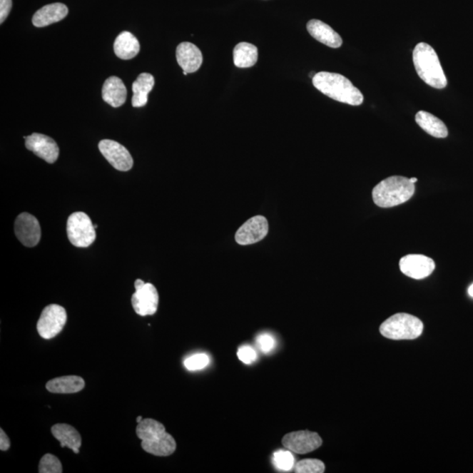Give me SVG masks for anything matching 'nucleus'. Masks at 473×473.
Wrapping results in <instances>:
<instances>
[{
  "label": "nucleus",
  "instance_id": "nucleus-1",
  "mask_svg": "<svg viewBox=\"0 0 473 473\" xmlns=\"http://www.w3.org/2000/svg\"><path fill=\"white\" fill-rule=\"evenodd\" d=\"M315 88L336 101L357 106L362 105L364 96L351 81L337 73L322 71L312 78Z\"/></svg>",
  "mask_w": 473,
  "mask_h": 473
},
{
  "label": "nucleus",
  "instance_id": "nucleus-2",
  "mask_svg": "<svg viewBox=\"0 0 473 473\" xmlns=\"http://www.w3.org/2000/svg\"><path fill=\"white\" fill-rule=\"evenodd\" d=\"M137 437L141 442V447L146 452L158 457H168L176 452L174 437L166 432L160 422L153 419H143L136 428Z\"/></svg>",
  "mask_w": 473,
  "mask_h": 473
},
{
  "label": "nucleus",
  "instance_id": "nucleus-3",
  "mask_svg": "<svg viewBox=\"0 0 473 473\" xmlns=\"http://www.w3.org/2000/svg\"><path fill=\"white\" fill-rule=\"evenodd\" d=\"M413 61L419 78L428 86L436 89H444L447 86L443 68L437 54L432 46L421 42L415 46L413 51Z\"/></svg>",
  "mask_w": 473,
  "mask_h": 473
},
{
  "label": "nucleus",
  "instance_id": "nucleus-4",
  "mask_svg": "<svg viewBox=\"0 0 473 473\" xmlns=\"http://www.w3.org/2000/svg\"><path fill=\"white\" fill-rule=\"evenodd\" d=\"M414 184L405 176H391L380 182L372 190V199L382 208L395 207L413 197Z\"/></svg>",
  "mask_w": 473,
  "mask_h": 473
},
{
  "label": "nucleus",
  "instance_id": "nucleus-5",
  "mask_svg": "<svg viewBox=\"0 0 473 473\" xmlns=\"http://www.w3.org/2000/svg\"><path fill=\"white\" fill-rule=\"evenodd\" d=\"M424 324L414 315L398 313L382 322L380 332L385 337L393 340H412L422 335Z\"/></svg>",
  "mask_w": 473,
  "mask_h": 473
},
{
  "label": "nucleus",
  "instance_id": "nucleus-6",
  "mask_svg": "<svg viewBox=\"0 0 473 473\" xmlns=\"http://www.w3.org/2000/svg\"><path fill=\"white\" fill-rule=\"evenodd\" d=\"M95 226L84 213H74L68 218L67 234L71 243L76 248H88L96 240Z\"/></svg>",
  "mask_w": 473,
  "mask_h": 473
},
{
  "label": "nucleus",
  "instance_id": "nucleus-7",
  "mask_svg": "<svg viewBox=\"0 0 473 473\" xmlns=\"http://www.w3.org/2000/svg\"><path fill=\"white\" fill-rule=\"evenodd\" d=\"M67 312L63 307L51 305L42 310L37 322V330L44 340H51L59 335L67 322Z\"/></svg>",
  "mask_w": 473,
  "mask_h": 473
},
{
  "label": "nucleus",
  "instance_id": "nucleus-8",
  "mask_svg": "<svg viewBox=\"0 0 473 473\" xmlns=\"http://www.w3.org/2000/svg\"><path fill=\"white\" fill-rule=\"evenodd\" d=\"M134 287L136 290L132 296L134 311L141 317L155 315L159 306V294L156 288L152 283H146L141 279L136 280Z\"/></svg>",
  "mask_w": 473,
  "mask_h": 473
},
{
  "label": "nucleus",
  "instance_id": "nucleus-9",
  "mask_svg": "<svg viewBox=\"0 0 473 473\" xmlns=\"http://www.w3.org/2000/svg\"><path fill=\"white\" fill-rule=\"evenodd\" d=\"M283 444L292 452L307 454L320 447L322 440L317 433L300 430L285 434L283 438Z\"/></svg>",
  "mask_w": 473,
  "mask_h": 473
},
{
  "label": "nucleus",
  "instance_id": "nucleus-10",
  "mask_svg": "<svg viewBox=\"0 0 473 473\" xmlns=\"http://www.w3.org/2000/svg\"><path fill=\"white\" fill-rule=\"evenodd\" d=\"M15 235L23 245L28 248L36 247L41 240V232L39 221L29 213L19 215L15 220Z\"/></svg>",
  "mask_w": 473,
  "mask_h": 473
},
{
  "label": "nucleus",
  "instance_id": "nucleus-11",
  "mask_svg": "<svg viewBox=\"0 0 473 473\" xmlns=\"http://www.w3.org/2000/svg\"><path fill=\"white\" fill-rule=\"evenodd\" d=\"M98 148L103 157L117 171L126 172L133 168V157L124 146L114 141L103 140L99 142Z\"/></svg>",
  "mask_w": 473,
  "mask_h": 473
},
{
  "label": "nucleus",
  "instance_id": "nucleus-12",
  "mask_svg": "<svg viewBox=\"0 0 473 473\" xmlns=\"http://www.w3.org/2000/svg\"><path fill=\"white\" fill-rule=\"evenodd\" d=\"M436 264L430 258L422 255H410L400 260V269L407 276L422 280L432 274Z\"/></svg>",
  "mask_w": 473,
  "mask_h": 473
},
{
  "label": "nucleus",
  "instance_id": "nucleus-13",
  "mask_svg": "<svg viewBox=\"0 0 473 473\" xmlns=\"http://www.w3.org/2000/svg\"><path fill=\"white\" fill-rule=\"evenodd\" d=\"M268 229L267 218L255 216L250 218L238 230L235 240L241 245L255 244L268 235Z\"/></svg>",
  "mask_w": 473,
  "mask_h": 473
},
{
  "label": "nucleus",
  "instance_id": "nucleus-14",
  "mask_svg": "<svg viewBox=\"0 0 473 473\" xmlns=\"http://www.w3.org/2000/svg\"><path fill=\"white\" fill-rule=\"evenodd\" d=\"M24 138L26 148L48 163H56L59 159V148L52 138L44 134L33 133L32 136Z\"/></svg>",
  "mask_w": 473,
  "mask_h": 473
},
{
  "label": "nucleus",
  "instance_id": "nucleus-15",
  "mask_svg": "<svg viewBox=\"0 0 473 473\" xmlns=\"http://www.w3.org/2000/svg\"><path fill=\"white\" fill-rule=\"evenodd\" d=\"M176 60L183 71L194 73L198 71L203 63L201 50L190 42H183L176 49Z\"/></svg>",
  "mask_w": 473,
  "mask_h": 473
},
{
  "label": "nucleus",
  "instance_id": "nucleus-16",
  "mask_svg": "<svg viewBox=\"0 0 473 473\" xmlns=\"http://www.w3.org/2000/svg\"><path fill=\"white\" fill-rule=\"evenodd\" d=\"M307 32L314 39L330 48H340L343 40L335 30L330 28L326 23L318 20H311L307 24Z\"/></svg>",
  "mask_w": 473,
  "mask_h": 473
},
{
  "label": "nucleus",
  "instance_id": "nucleus-17",
  "mask_svg": "<svg viewBox=\"0 0 473 473\" xmlns=\"http://www.w3.org/2000/svg\"><path fill=\"white\" fill-rule=\"evenodd\" d=\"M68 14V7L64 4H49L34 14L32 20L33 24L36 28H44V26L63 21Z\"/></svg>",
  "mask_w": 473,
  "mask_h": 473
},
{
  "label": "nucleus",
  "instance_id": "nucleus-18",
  "mask_svg": "<svg viewBox=\"0 0 473 473\" xmlns=\"http://www.w3.org/2000/svg\"><path fill=\"white\" fill-rule=\"evenodd\" d=\"M102 97L103 101L109 103L114 108H118L126 103L128 90L121 78H118V76H111L103 83Z\"/></svg>",
  "mask_w": 473,
  "mask_h": 473
},
{
  "label": "nucleus",
  "instance_id": "nucleus-19",
  "mask_svg": "<svg viewBox=\"0 0 473 473\" xmlns=\"http://www.w3.org/2000/svg\"><path fill=\"white\" fill-rule=\"evenodd\" d=\"M53 436L60 442L61 447H68L73 452L78 454L82 446V437L74 427L66 424L54 425L51 428Z\"/></svg>",
  "mask_w": 473,
  "mask_h": 473
},
{
  "label": "nucleus",
  "instance_id": "nucleus-20",
  "mask_svg": "<svg viewBox=\"0 0 473 473\" xmlns=\"http://www.w3.org/2000/svg\"><path fill=\"white\" fill-rule=\"evenodd\" d=\"M86 387L82 377L71 375L53 379L46 384V388L53 394H75Z\"/></svg>",
  "mask_w": 473,
  "mask_h": 473
},
{
  "label": "nucleus",
  "instance_id": "nucleus-21",
  "mask_svg": "<svg viewBox=\"0 0 473 473\" xmlns=\"http://www.w3.org/2000/svg\"><path fill=\"white\" fill-rule=\"evenodd\" d=\"M140 42L137 38L126 31L119 34L114 41V52L118 59L122 60L134 59L140 52Z\"/></svg>",
  "mask_w": 473,
  "mask_h": 473
},
{
  "label": "nucleus",
  "instance_id": "nucleus-22",
  "mask_svg": "<svg viewBox=\"0 0 473 473\" xmlns=\"http://www.w3.org/2000/svg\"><path fill=\"white\" fill-rule=\"evenodd\" d=\"M415 121L429 136L439 138L448 136V128H446L444 123L428 111H418L415 115Z\"/></svg>",
  "mask_w": 473,
  "mask_h": 473
},
{
  "label": "nucleus",
  "instance_id": "nucleus-23",
  "mask_svg": "<svg viewBox=\"0 0 473 473\" xmlns=\"http://www.w3.org/2000/svg\"><path fill=\"white\" fill-rule=\"evenodd\" d=\"M155 86V78L149 73H141L133 83V96L132 105L133 107H143L147 105L149 92Z\"/></svg>",
  "mask_w": 473,
  "mask_h": 473
},
{
  "label": "nucleus",
  "instance_id": "nucleus-24",
  "mask_svg": "<svg viewBox=\"0 0 473 473\" xmlns=\"http://www.w3.org/2000/svg\"><path fill=\"white\" fill-rule=\"evenodd\" d=\"M258 61V49L255 45L241 42L233 50V63L238 68H250Z\"/></svg>",
  "mask_w": 473,
  "mask_h": 473
},
{
  "label": "nucleus",
  "instance_id": "nucleus-25",
  "mask_svg": "<svg viewBox=\"0 0 473 473\" xmlns=\"http://www.w3.org/2000/svg\"><path fill=\"white\" fill-rule=\"evenodd\" d=\"M273 463H274L275 467L278 469V470L288 472L294 467L295 457L292 455L290 449H287V451L280 449V451L276 452L274 454V457H273Z\"/></svg>",
  "mask_w": 473,
  "mask_h": 473
},
{
  "label": "nucleus",
  "instance_id": "nucleus-26",
  "mask_svg": "<svg viewBox=\"0 0 473 473\" xmlns=\"http://www.w3.org/2000/svg\"><path fill=\"white\" fill-rule=\"evenodd\" d=\"M40 473H61L63 465L61 461L52 454H46L41 457L39 464Z\"/></svg>",
  "mask_w": 473,
  "mask_h": 473
},
{
  "label": "nucleus",
  "instance_id": "nucleus-27",
  "mask_svg": "<svg viewBox=\"0 0 473 473\" xmlns=\"http://www.w3.org/2000/svg\"><path fill=\"white\" fill-rule=\"evenodd\" d=\"M325 471L324 462L318 459H303L295 465V472L297 473H322Z\"/></svg>",
  "mask_w": 473,
  "mask_h": 473
},
{
  "label": "nucleus",
  "instance_id": "nucleus-28",
  "mask_svg": "<svg viewBox=\"0 0 473 473\" xmlns=\"http://www.w3.org/2000/svg\"><path fill=\"white\" fill-rule=\"evenodd\" d=\"M209 363V356L205 355V353H198V355L188 357V359L184 361V367H185L188 371H198L206 367Z\"/></svg>",
  "mask_w": 473,
  "mask_h": 473
},
{
  "label": "nucleus",
  "instance_id": "nucleus-29",
  "mask_svg": "<svg viewBox=\"0 0 473 473\" xmlns=\"http://www.w3.org/2000/svg\"><path fill=\"white\" fill-rule=\"evenodd\" d=\"M238 357L242 362L247 365H251L253 362H255L257 360V353L252 346L243 345L238 349Z\"/></svg>",
  "mask_w": 473,
  "mask_h": 473
},
{
  "label": "nucleus",
  "instance_id": "nucleus-30",
  "mask_svg": "<svg viewBox=\"0 0 473 473\" xmlns=\"http://www.w3.org/2000/svg\"><path fill=\"white\" fill-rule=\"evenodd\" d=\"M257 345L259 346L261 352L268 353L274 349L275 340L271 335H268V334H263V335L258 337Z\"/></svg>",
  "mask_w": 473,
  "mask_h": 473
},
{
  "label": "nucleus",
  "instance_id": "nucleus-31",
  "mask_svg": "<svg viewBox=\"0 0 473 473\" xmlns=\"http://www.w3.org/2000/svg\"><path fill=\"white\" fill-rule=\"evenodd\" d=\"M11 6H13L11 0H0V23L1 24L9 17Z\"/></svg>",
  "mask_w": 473,
  "mask_h": 473
},
{
  "label": "nucleus",
  "instance_id": "nucleus-32",
  "mask_svg": "<svg viewBox=\"0 0 473 473\" xmlns=\"http://www.w3.org/2000/svg\"><path fill=\"white\" fill-rule=\"evenodd\" d=\"M10 446L11 442L9 437H7V434L2 429H0V449L2 452H6L7 449H9Z\"/></svg>",
  "mask_w": 473,
  "mask_h": 473
},
{
  "label": "nucleus",
  "instance_id": "nucleus-33",
  "mask_svg": "<svg viewBox=\"0 0 473 473\" xmlns=\"http://www.w3.org/2000/svg\"><path fill=\"white\" fill-rule=\"evenodd\" d=\"M468 294L473 297V284L468 288Z\"/></svg>",
  "mask_w": 473,
  "mask_h": 473
},
{
  "label": "nucleus",
  "instance_id": "nucleus-34",
  "mask_svg": "<svg viewBox=\"0 0 473 473\" xmlns=\"http://www.w3.org/2000/svg\"><path fill=\"white\" fill-rule=\"evenodd\" d=\"M142 420H143V418H142V417H141V415H140V417H138L136 418L137 424H140V422H141Z\"/></svg>",
  "mask_w": 473,
  "mask_h": 473
},
{
  "label": "nucleus",
  "instance_id": "nucleus-35",
  "mask_svg": "<svg viewBox=\"0 0 473 473\" xmlns=\"http://www.w3.org/2000/svg\"><path fill=\"white\" fill-rule=\"evenodd\" d=\"M410 182L414 183V184L417 182V178H410Z\"/></svg>",
  "mask_w": 473,
  "mask_h": 473
}]
</instances>
